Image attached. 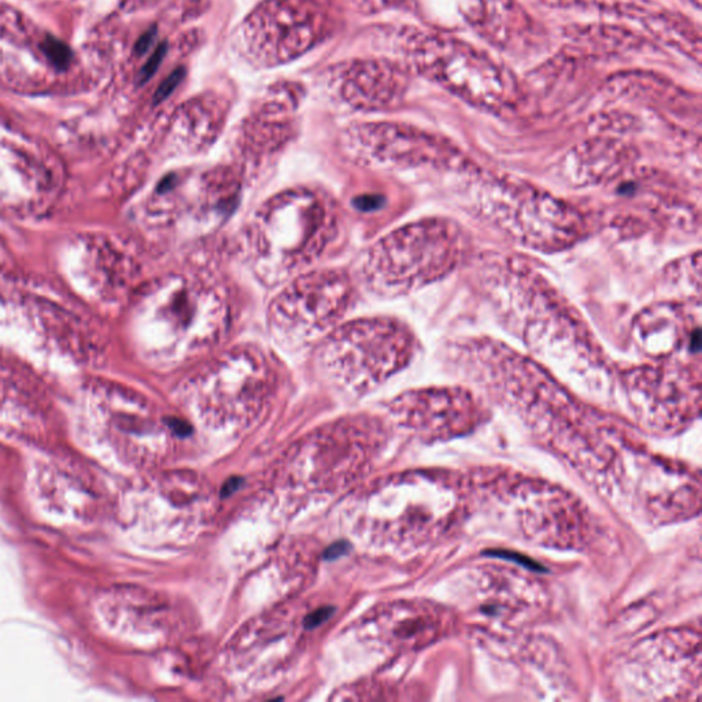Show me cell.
Instances as JSON below:
<instances>
[{
	"mask_svg": "<svg viewBox=\"0 0 702 702\" xmlns=\"http://www.w3.org/2000/svg\"><path fill=\"white\" fill-rule=\"evenodd\" d=\"M324 203L308 191H290L257 213L250 236L251 256L268 282H279L319 256L327 243Z\"/></svg>",
	"mask_w": 702,
	"mask_h": 702,
	"instance_id": "1",
	"label": "cell"
},
{
	"mask_svg": "<svg viewBox=\"0 0 702 702\" xmlns=\"http://www.w3.org/2000/svg\"><path fill=\"white\" fill-rule=\"evenodd\" d=\"M417 59L431 80L471 106L508 113L526 101V91L511 69L464 40L428 36L420 44Z\"/></svg>",
	"mask_w": 702,
	"mask_h": 702,
	"instance_id": "2",
	"label": "cell"
},
{
	"mask_svg": "<svg viewBox=\"0 0 702 702\" xmlns=\"http://www.w3.org/2000/svg\"><path fill=\"white\" fill-rule=\"evenodd\" d=\"M458 256L456 231L442 221L428 220L398 229L376 243L361 273L375 293L397 295L445 275Z\"/></svg>",
	"mask_w": 702,
	"mask_h": 702,
	"instance_id": "3",
	"label": "cell"
},
{
	"mask_svg": "<svg viewBox=\"0 0 702 702\" xmlns=\"http://www.w3.org/2000/svg\"><path fill=\"white\" fill-rule=\"evenodd\" d=\"M412 336L391 320L354 321L332 332L320 353L321 367L349 391H365L408 364Z\"/></svg>",
	"mask_w": 702,
	"mask_h": 702,
	"instance_id": "4",
	"label": "cell"
},
{
	"mask_svg": "<svg viewBox=\"0 0 702 702\" xmlns=\"http://www.w3.org/2000/svg\"><path fill=\"white\" fill-rule=\"evenodd\" d=\"M483 203L494 223L535 249H563L582 235V219L571 206L517 181L494 183Z\"/></svg>",
	"mask_w": 702,
	"mask_h": 702,
	"instance_id": "5",
	"label": "cell"
},
{
	"mask_svg": "<svg viewBox=\"0 0 702 702\" xmlns=\"http://www.w3.org/2000/svg\"><path fill=\"white\" fill-rule=\"evenodd\" d=\"M349 301V282L341 273H314L295 280L273 301L269 313L273 335L288 346L312 342L335 327Z\"/></svg>",
	"mask_w": 702,
	"mask_h": 702,
	"instance_id": "6",
	"label": "cell"
},
{
	"mask_svg": "<svg viewBox=\"0 0 702 702\" xmlns=\"http://www.w3.org/2000/svg\"><path fill=\"white\" fill-rule=\"evenodd\" d=\"M476 31L504 51L524 50L535 46L539 40L535 21L516 0H486Z\"/></svg>",
	"mask_w": 702,
	"mask_h": 702,
	"instance_id": "7",
	"label": "cell"
},
{
	"mask_svg": "<svg viewBox=\"0 0 702 702\" xmlns=\"http://www.w3.org/2000/svg\"><path fill=\"white\" fill-rule=\"evenodd\" d=\"M607 90L611 94L637 96L645 101L671 107L693 106L694 102H698L697 99H693V95L675 86L670 80L649 72H639V70L620 72L611 76L607 81Z\"/></svg>",
	"mask_w": 702,
	"mask_h": 702,
	"instance_id": "8",
	"label": "cell"
},
{
	"mask_svg": "<svg viewBox=\"0 0 702 702\" xmlns=\"http://www.w3.org/2000/svg\"><path fill=\"white\" fill-rule=\"evenodd\" d=\"M642 25L657 42L674 48L700 65L701 33L689 18L661 7Z\"/></svg>",
	"mask_w": 702,
	"mask_h": 702,
	"instance_id": "9",
	"label": "cell"
},
{
	"mask_svg": "<svg viewBox=\"0 0 702 702\" xmlns=\"http://www.w3.org/2000/svg\"><path fill=\"white\" fill-rule=\"evenodd\" d=\"M545 6L556 9H582L611 14L627 20H639L644 24L661 6L652 0H539Z\"/></svg>",
	"mask_w": 702,
	"mask_h": 702,
	"instance_id": "10",
	"label": "cell"
},
{
	"mask_svg": "<svg viewBox=\"0 0 702 702\" xmlns=\"http://www.w3.org/2000/svg\"><path fill=\"white\" fill-rule=\"evenodd\" d=\"M446 24L478 27L482 21L486 0H443Z\"/></svg>",
	"mask_w": 702,
	"mask_h": 702,
	"instance_id": "11",
	"label": "cell"
},
{
	"mask_svg": "<svg viewBox=\"0 0 702 702\" xmlns=\"http://www.w3.org/2000/svg\"><path fill=\"white\" fill-rule=\"evenodd\" d=\"M42 50L46 54L48 61L59 70H65L72 62V50H70L68 44L61 42V40L48 36L42 43Z\"/></svg>",
	"mask_w": 702,
	"mask_h": 702,
	"instance_id": "12",
	"label": "cell"
},
{
	"mask_svg": "<svg viewBox=\"0 0 702 702\" xmlns=\"http://www.w3.org/2000/svg\"><path fill=\"white\" fill-rule=\"evenodd\" d=\"M184 75H186V70L179 68L166 77V79L162 81L161 86L158 87V90L155 91L154 102L161 103L166 101V99L176 91V88L179 87V84L184 79Z\"/></svg>",
	"mask_w": 702,
	"mask_h": 702,
	"instance_id": "13",
	"label": "cell"
},
{
	"mask_svg": "<svg viewBox=\"0 0 702 702\" xmlns=\"http://www.w3.org/2000/svg\"><path fill=\"white\" fill-rule=\"evenodd\" d=\"M166 51H168V44L166 43H161L160 46L155 48V51L149 58V61H147L142 70H140V84L147 83V81H149L151 77L155 75V72H157L158 68H160V65L162 64V61H164Z\"/></svg>",
	"mask_w": 702,
	"mask_h": 702,
	"instance_id": "14",
	"label": "cell"
},
{
	"mask_svg": "<svg viewBox=\"0 0 702 702\" xmlns=\"http://www.w3.org/2000/svg\"><path fill=\"white\" fill-rule=\"evenodd\" d=\"M155 35H157V28L155 27L149 29L147 32H144L143 35L140 36L138 43H136L135 53L138 55L146 54L147 50H149L151 44L154 42Z\"/></svg>",
	"mask_w": 702,
	"mask_h": 702,
	"instance_id": "15",
	"label": "cell"
},
{
	"mask_svg": "<svg viewBox=\"0 0 702 702\" xmlns=\"http://www.w3.org/2000/svg\"><path fill=\"white\" fill-rule=\"evenodd\" d=\"M686 2L692 3V5L697 7V9H700L701 7V0H686Z\"/></svg>",
	"mask_w": 702,
	"mask_h": 702,
	"instance_id": "16",
	"label": "cell"
}]
</instances>
